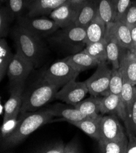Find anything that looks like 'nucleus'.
I'll return each instance as SVG.
<instances>
[{
    "instance_id": "obj_1",
    "label": "nucleus",
    "mask_w": 136,
    "mask_h": 153,
    "mask_svg": "<svg viewBox=\"0 0 136 153\" xmlns=\"http://www.w3.org/2000/svg\"><path fill=\"white\" fill-rule=\"evenodd\" d=\"M20 114L16 128L11 134L1 140L3 151L16 147L39 128L51 122L54 117L47 108Z\"/></svg>"
},
{
    "instance_id": "obj_2",
    "label": "nucleus",
    "mask_w": 136,
    "mask_h": 153,
    "mask_svg": "<svg viewBox=\"0 0 136 153\" xmlns=\"http://www.w3.org/2000/svg\"><path fill=\"white\" fill-rule=\"evenodd\" d=\"M12 37L17 51L37 67L45 50L42 38L19 25L12 30Z\"/></svg>"
},
{
    "instance_id": "obj_3",
    "label": "nucleus",
    "mask_w": 136,
    "mask_h": 153,
    "mask_svg": "<svg viewBox=\"0 0 136 153\" xmlns=\"http://www.w3.org/2000/svg\"><path fill=\"white\" fill-rule=\"evenodd\" d=\"M59 29L49 39L52 43L72 54L82 51L87 46L85 27L73 24Z\"/></svg>"
},
{
    "instance_id": "obj_4",
    "label": "nucleus",
    "mask_w": 136,
    "mask_h": 153,
    "mask_svg": "<svg viewBox=\"0 0 136 153\" xmlns=\"http://www.w3.org/2000/svg\"><path fill=\"white\" fill-rule=\"evenodd\" d=\"M59 88L42 78L36 87L23 97L20 113L36 112L55 99Z\"/></svg>"
},
{
    "instance_id": "obj_5",
    "label": "nucleus",
    "mask_w": 136,
    "mask_h": 153,
    "mask_svg": "<svg viewBox=\"0 0 136 153\" xmlns=\"http://www.w3.org/2000/svg\"><path fill=\"white\" fill-rule=\"evenodd\" d=\"M80 72L74 70L63 59L53 64L42 73V78L57 88H62L72 80H75Z\"/></svg>"
},
{
    "instance_id": "obj_6",
    "label": "nucleus",
    "mask_w": 136,
    "mask_h": 153,
    "mask_svg": "<svg viewBox=\"0 0 136 153\" xmlns=\"http://www.w3.org/2000/svg\"><path fill=\"white\" fill-rule=\"evenodd\" d=\"M112 73L106 62L100 63L94 74L85 81L88 93L94 97H105L109 94V87Z\"/></svg>"
},
{
    "instance_id": "obj_7",
    "label": "nucleus",
    "mask_w": 136,
    "mask_h": 153,
    "mask_svg": "<svg viewBox=\"0 0 136 153\" xmlns=\"http://www.w3.org/2000/svg\"><path fill=\"white\" fill-rule=\"evenodd\" d=\"M34 67L31 61L17 51L7 71L11 87L24 84Z\"/></svg>"
},
{
    "instance_id": "obj_8",
    "label": "nucleus",
    "mask_w": 136,
    "mask_h": 153,
    "mask_svg": "<svg viewBox=\"0 0 136 153\" xmlns=\"http://www.w3.org/2000/svg\"><path fill=\"white\" fill-rule=\"evenodd\" d=\"M18 25L41 38L52 35L60 28L54 20L44 17L22 16L18 19Z\"/></svg>"
},
{
    "instance_id": "obj_9",
    "label": "nucleus",
    "mask_w": 136,
    "mask_h": 153,
    "mask_svg": "<svg viewBox=\"0 0 136 153\" xmlns=\"http://www.w3.org/2000/svg\"><path fill=\"white\" fill-rule=\"evenodd\" d=\"M84 4H75L67 0L53 10L50 14V17L60 28L69 26L74 24Z\"/></svg>"
},
{
    "instance_id": "obj_10",
    "label": "nucleus",
    "mask_w": 136,
    "mask_h": 153,
    "mask_svg": "<svg viewBox=\"0 0 136 153\" xmlns=\"http://www.w3.org/2000/svg\"><path fill=\"white\" fill-rule=\"evenodd\" d=\"M88 93V89L85 81L77 82L75 79L70 81L57 91L55 99L73 105L83 100Z\"/></svg>"
},
{
    "instance_id": "obj_11",
    "label": "nucleus",
    "mask_w": 136,
    "mask_h": 153,
    "mask_svg": "<svg viewBox=\"0 0 136 153\" xmlns=\"http://www.w3.org/2000/svg\"><path fill=\"white\" fill-rule=\"evenodd\" d=\"M100 141L117 140L127 138L118 117L114 114L103 116L100 122Z\"/></svg>"
},
{
    "instance_id": "obj_12",
    "label": "nucleus",
    "mask_w": 136,
    "mask_h": 153,
    "mask_svg": "<svg viewBox=\"0 0 136 153\" xmlns=\"http://www.w3.org/2000/svg\"><path fill=\"white\" fill-rule=\"evenodd\" d=\"M67 0H27L26 16L30 18L38 17L50 13L65 3Z\"/></svg>"
},
{
    "instance_id": "obj_13",
    "label": "nucleus",
    "mask_w": 136,
    "mask_h": 153,
    "mask_svg": "<svg viewBox=\"0 0 136 153\" xmlns=\"http://www.w3.org/2000/svg\"><path fill=\"white\" fill-rule=\"evenodd\" d=\"M23 85L22 84L11 87L10 96L4 104L3 122L10 118H18L23 103Z\"/></svg>"
},
{
    "instance_id": "obj_14",
    "label": "nucleus",
    "mask_w": 136,
    "mask_h": 153,
    "mask_svg": "<svg viewBox=\"0 0 136 153\" xmlns=\"http://www.w3.org/2000/svg\"><path fill=\"white\" fill-rule=\"evenodd\" d=\"M123 78L136 86V57L129 50L121 47L120 68Z\"/></svg>"
},
{
    "instance_id": "obj_15",
    "label": "nucleus",
    "mask_w": 136,
    "mask_h": 153,
    "mask_svg": "<svg viewBox=\"0 0 136 153\" xmlns=\"http://www.w3.org/2000/svg\"><path fill=\"white\" fill-rule=\"evenodd\" d=\"M100 113L101 115L114 114L124 121L126 118V111L120 95L110 94L103 97Z\"/></svg>"
},
{
    "instance_id": "obj_16",
    "label": "nucleus",
    "mask_w": 136,
    "mask_h": 153,
    "mask_svg": "<svg viewBox=\"0 0 136 153\" xmlns=\"http://www.w3.org/2000/svg\"><path fill=\"white\" fill-rule=\"evenodd\" d=\"M47 109L54 117H60V120L66 121H78L87 118V117L71 104L56 103L49 106Z\"/></svg>"
},
{
    "instance_id": "obj_17",
    "label": "nucleus",
    "mask_w": 136,
    "mask_h": 153,
    "mask_svg": "<svg viewBox=\"0 0 136 153\" xmlns=\"http://www.w3.org/2000/svg\"><path fill=\"white\" fill-rule=\"evenodd\" d=\"M106 27L115 36L120 46L123 48L132 50V42L129 27L121 21L109 23Z\"/></svg>"
},
{
    "instance_id": "obj_18",
    "label": "nucleus",
    "mask_w": 136,
    "mask_h": 153,
    "mask_svg": "<svg viewBox=\"0 0 136 153\" xmlns=\"http://www.w3.org/2000/svg\"><path fill=\"white\" fill-rule=\"evenodd\" d=\"M62 59L80 73L97 66L99 64L97 60L83 51L68 56Z\"/></svg>"
},
{
    "instance_id": "obj_19",
    "label": "nucleus",
    "mask_w": 136,
    "mask_h": 153,
    "mask_svg": "<svg viewBox=\"0 0 136 153\" xmlns=\"http://www.w3.org/2000/svg\"><path fill=\"white\" fill-rule=\"evenodd\" d=\"M102 117L103 115L100 114L95 117H87L78 121H68L67 122L77 127L98 142L100 140V126Z\"/></svg>"
},
{
    "instance_id": "obj_20",
    "label": "nucleus",
    "mask_w": 136,
    "mask_h": 153,
    "mask_svg": "<svg viewBox=\"0 0 136 153\" xmlns=\"http://www.w3.org/2000/svg\"><path fill=\"white\" fill-rule=\"evenodd\" d=\"M104 39L106 42L108 60L112 64V68L119 69L121 47L115 36L107 27Z\"/></svg>"
},
{
    "instance_id": "obj_21",
    "label": "nucleus",
    "mask_w": 136,
    "mask_h": 153,
    "mask_svg": "<svg viewBox=\"0 0 136 153\" xmlns=\"http://www.w3.org/2000/svg\"><path fill=\"white\" fill-rule=\"evenodd\" d=\"M100 0H86L74 24L86 27L98 14Z\"/></svg>"
},
{
    "instance_id": "obj_22",
    "label": "nucleus",
    "mask_w": 136,
    "mask_h": 153,
    "mask_svg": "<svg viewBox=\"0 0 136 153\" xmlns=\"http://www.w3.org/2000/svg\"><path fill=\"white\" fill-rule=\"evenodd\" d=\"M106 29V24L98 14L85 27L87 45L103 40L105 36Z\"/></svg>"
},
{
    "instance_id": "obj_23",
    "label": "nucleus",
    "mask_w": 136,
    "mask_h": 153,
    "mask_svg": "<svg viewBox=\"0 0 136 153\" xmlns=\"http://www.w3.org/2000/svg\"><path fill=\"white\" fill-rule=\"evenodd\" d=\"M101 98L99 97H89L73 105L75 108L87 117H95L101 114Z\"/></svg>"
},
{
    "instance_id": "obj_24",
    "label": "nucleus",
    "mask_w": 136,
    "mask_h": 153,
    "mask_svg": "<svg viewBox=\"0 0 136 153\" xmlns=\"http://www.w3.org/2000/svg\"><path fill=\"white\" fill-rule=\"evenodd\" d=\"M82 51L97 60L99 64L106 62V61L108 60L106 42L104 39L100 41L87 45Z\"/></svg>"
},
{
    "instance_id": "obj_25",
    "label": "nucleus",
    "mask_w": 136,
    "mask_h": 153,
    "mask_svg": "<svg viewBox=\"0 0 136 153\" xmlns=\"http://www.w3.org/2000/svg\"><path fill=\"white\" fill-rule=\"evenodd\" d=\"M99 149L103 153H126L128 145L127 138L117 140H100Z\"/></svg>"
},
{
    "instance_id": "obj_26",
    "label": "nucleus",
    "mask_w": 136,
    "mask_h": 153,
    "mask_svg": "<svg viewBox=\"0 0 136 153\" xmlns=\"http://www.w3.org/2000/svg\"><path fill=\"white\" fill-rule=\"evenodd\" d=\"M14 54H12L6 40L1 38L0 40V80L2 81L7 74L8 67Z\"/></svg>"
},
{
    "instance_id": "obj_27",
    "label": "nucleus",
    "mask_w": 136,
    "mask_h": 153,
    "mask_svg": "<svg viewBox=\"0 0 136 153\" xmlns=\"http://www.w3.org/2000/svg\"><path fill=\"white\" fill-rule=\"evenodd\" d=\"M98 15L106 25L116 21L115 6L112 0H100Z\"/></svg>"
},
{
    "instance_id": "obj_28",
    "label": "nucleus",
    "mask_w": 136,
    "mask_h": 153,
    "mask_svg": "<svg viewBox=\"0 0 136 153\" xmlns=\"http://www.w3.org/2000/svg\"><path fill=\"white\" fill-rule=\"evenodd\" d=\"M123 87L121 92L120 97L122 98L123 104L126 111V117L129 113L134 99V87L131 82H129L125 78H123ZM126 119V118H125ZM124 122V121H123Z\"/></svg>"
},
{
    "instance_id": "obj_29",
    "label": "nucleus",
    "mask_w": 136,
    "mask_h": 153,
    "mask_svg": "<svg viewBox=\"0 0 136 153\" xmlns=\"http://www.w3.org/2000/svg\"><path fill=\"white\" fill-rule=\"evenodd\" d=\"M124 123L128 135L136 136V86L134 87V99L131 108Z\"/></svg>"
},
{
    "instance_id": "obj_30",
    "label": "nucleus",
    "mask_w": 136,
    "mask_h": 153,
    "mask_svg": "<svg viewBox=\"0 0 136 153\" xmlns=\"http://www.w3.org/2000/svg\"><path fill=\"white\" fill-rule=\"evenodd\" d=\"M123 76L120 69L112 68L109 82V94L120 95L123 87Z\"/></svg>"
},
{
    "instance_id": "obj_31",
    "label": "nucleus",
    "mask_w": 136,
    "mask_h": 153,
    "mask_svg": "<svg viewBox=\"0 0 136 153\" xmlns=\"http://www.w3.org/2000/svg\"><path fill=\"white\" fill-rule=\"evenodd\" d=\"M27 0H6V7L13 19H19L26 10Z\"/></svg>"
},
{
    "instance_id": "obj_32",
    "label": "nucleus",
    "mask_w": 136,
    "mask_h": 153,
    "mask_svg": "<svg viewBox=\"0 0 136 153\" xmlns=\"http://www.w3.org/2000/svg\"><path fill=\"white\" fill-rule=\"evenodd\" d=\"M13 20L7 7H1L0 10V36L1 38L9 34L10 23Z\"/></svg>"
},
{
    "instance_id": "obj_33",
    "label": "nucleus",
    "mask_w": 136,
    "mask_h": 153,
    "mask_svg": "<svg viewBox=\"0 0 136 153\" xmlns=\"http://www.w3.org/2000/svg\"><path fill=\"white\" fill-rule=\"evenodd\" d=\"M65 144L62 141H57L45 144L34 151L39 153H64Z\"/></svg>"
},
{
    "instance_id": "obj_34",
    "label": "nucleus",
    "mask_w": 136,
    "mask_h": 153,
    "mask_svg": "<svg viewBox=\"0 0 136 153\" xmlns=\"http://www.w3.org/2000/svg\"><path fill=\"white\" fill-rule=\"evenodd\" d=\"M121 22L129 27L136 25V0H132L131 4Z\"/></svg>"
},
{
    "instance_id": "obj_35",
    "label": "nucleus",
    "mask_w": 136,
    "mask_h": 153,
    "mask_svg": "<svg viewBox=\"0 0 136 153\" xmlns=\"http://www.w3.org/2000/svg\"><path fill=\"white\" fill-rule=\"evenodd\" d=\"M19 123V118H10L4 122L1 127V139H3L5 137L11 134L16 128Z\"/></svg>"
},
{
    "instance_id": "obj_36",
    "label": "nucleus",
    "mask_w": 136,
    "mask_h": 153,
    "mask_svg": "<svg viewBox=\"0 0 136 153\" xmlns=\"http://www.w3.org/2000/svg\"><path fill=\"white\" fill-rule=\"evenodd\" d=\"M132 0H118L115 6L116 21H121L131 4Z\"/></svg>"
},
{
    "instance_id": "obj_37",
    "label": "nucleus",
    "mask_w": 136,
    "mask_h": 153,
    "mask_svg": "<svg viewBox=\"0 0 136 153\" xmlns=\"http://www.w3.org/2000/svg\"><path fill=\"white\" fill-rule=\"evenodd\" d=\"M82 152V149L79 142L73 140L65 145L64 153H80Z\"/></svg>"
},
{
    "instance_id": "obj_38",
    "label": "nucleus",
    "mask_w": 136,
    "mask_h": 153,
    "mask_svg": "<svg viewBox=\"0 0 136 153\" xmlns=\"http://www.w3.org/2000/svg\"><path fill=\"white\" fill-rule=\"evenodd\" d=\"M128 145L126 153H136V136L128 135Z\"/></svg>"
},
{
    "instance_id": "obj_39",
    "label": "nucleus",
    "mask_w": 136,
    "mask_h": 153,
    "mask_svg": "<svg viewBox=\"0 0 136 153\" xmlns=\"http://www.w3.org/2000/svg\"><path fill=\"white\" fill-rule=\"evenodd\" d=\"M129 29L132 42V50L131 52H133L136 49V25L130 27Z\"/></svg>"
},
{
    "instance_id": "obj_40",
    "label": "nucleus",
    "mask_w": 136,
    "mask_h": 153,
    "mask_svg": "<svg viewBox=\"0 0 136 153\" xmlns=\"http://www.w3.org/2000/svg\"><path fill=\"white\" fill-rule=\"evenodd\" d=\"M68 1L75 4H84L86 0H68Z\"/></svg>"
},
{
    "instance_id": "obj_41",
    "label": "nucleus",
    "mask_w": 136,
    "mask_h": 153,
    "mask_svg": "<svg viewBox=\"0 0 136 153\" xmlns=\"http://www.w3.org/2000/svg\"><path fill=\"white\" fill-rule=\"evenodd\" d=\"M0 108H1V111H0V114L1 115H3V113H4V105H3L2 103H1V105H0Z\"/></svg>"
},
{
    "instance_id": "obj_42",
    "label": "nucleus",
    "mask_w": 136,
    "mask_h": 153,
    "mask_svg": "<svg viewBox=\"0 0 136 153\" xmlns=\"http://www.w3.org/2000/svg\"><path fill=\"white\" fill-rule=\"evenodd\" d=\"M112 2H113V3H114V4L115 5V6H116V4L117 3V2H118V0H112Z\"/></svg>"
},
{
    "instance_id": "obj_43",
    "label": "nucleus",
    "mask_w": 136,
    "mask_h": 153,
    "mask_svg": "<svg viewBox=\"0 0 136 153\" xmlns=\"http://www.w3.org/2000/svg\"><path fill=\"white\" fill-rule=\"evenodd\" d=\"M132 53L134 54V56L136 57V49H135L133 52H132Z\"/></svg>"
}]
</instances>
